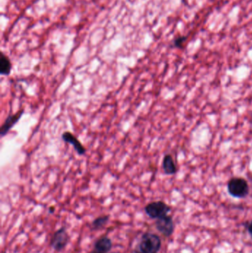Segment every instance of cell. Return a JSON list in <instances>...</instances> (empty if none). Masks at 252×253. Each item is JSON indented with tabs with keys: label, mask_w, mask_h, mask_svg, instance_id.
Listing matches in <instances>:
<instances>
[{
	"label": "cell",
	"mask_w": 252,
	"mask_h": 253,
	"mask_svg": "<svg viewBox=\"0 0 252 253\" xmlns=\"http://www.w3.org/2000/svg\"><path fill=\"white\" fill-rule=\"evenodd\" d=\"M162 168L167 175H174L176 173L177 168L171 155H165L163 159Z\"/></svg>",
	"instance_id": "9"
},
{
	"label": "cell",
	"mask_w": 252,
	"mask_h": 253,
	"mask_svg": "<svg viewBox=\"0 0 252 253\" xmlns=\"http://www.w3.org/2000/svg\"><path fill=\"white\" fill-rule=\"evenodd\" d=\"M144 211L149 218L157 220L168 215L171 211V208L162 201H157L146 205Z\"/></svg>",
	"instance_id": "3"
},
{
	"label": "cell",
	"mask_w": 252,
	"mask_h": 253,
	"mask_svg": "<svg viewBox=\"0 0 252 253\" xmlns=\"http://www.w3.org/2000/svg\"><path fill=\"white\" fill-rule=\"evenodd\" d=\"M247 230H248L249 233L252 238V220L249 223L248 226H247Z\"/></svg>",
	"instance_id": "13"
},
{
	"label": "cell",
	"mask_w": 252,
	"mask_h": 253,
	"mask_svg": "<svg viewBox=\"0 0 252 253\" xmlns=\"http://www.w3.org/2000/svg\"><path fill=\"white\" fill-rule=\"evenodd\" d=\"M109 215H105L97 217L91 223V229L93 230H99L103 229L109 222Z\"/></svg>",
	"instance_id": "11"
},
{
	"label": "cell",
	"mask_w": 252,
	"mask_h": 253,
	"mask_svg": "<svg viewBox=\"0 0 252 253\" xmlns=\"http://www.w3.org/2000/svg\"><path fill=\"white\" fill-rule=\"evenodd\" d=\"M54 211H55V207L51 206V207H50V208H49V212H50V213H53V212H54Z\"/></svg>",
	"instance_id": "14"
},
{
	"label": "cell",
	"mask_w": 252,
	"mask_h": 253,
	"mask_svg": "<svg viewBox=\"0 0 252 253\" xmlns=\"http://www.w3.org/2000/svg\"><path fill=\"white\" fill-rule=\"evenodd\" d=\"M112 248V240L108 236H103L96 241L90 253H108Z\"/></svg>",
	"instance_id": "8"
},
{
	"label": "cell",
	"mask_w": 252,
	"mask_h": 253,
	"mask_svg": "<svg viewBox=\"0 0 252 253\" xmlns=\"http://www.w3.org/2000/svg\"><path fill=\"white\" fill-rule=\"evenodd\" d=\"M161 239L158 235L144 233L136 245L134 253H158L161 248Z\"/></svg>",
	"instance_id": "1"
},
{
	"label": "cell",
	"mask_w": 252,
	"mask_h": 253,
	"mask_svg": "<svg viewBox=\"0 0 252 253\" xmlns=\"http://www.w3.org/2000/svg\"><path fill=\"white\" fill-rule=\"evenodd\" d=\"M155 227L158 232L165 237H170L174 233L175 224L173 218L170 215H166L158 218L155 221Z\"/></svg>",
	"instance_id": "5"
},
{
	"label": "cell",
	"mask_w": 252,
	"mask_h": 253,
	"mask_svg": "<svg viewBox=\"0 0 252 253\" xmlns=\"http://www.w3.org/2000/svg\"><path fill=\"white\" fill-rule=\"evenodd\" d=\"M186 39L187 38H186V37H184V36H181V37L176 38L174 41L175 47H178V48H182L183 44H184L185 42H186Z\"/></svg>",
	"instance_id": "12"
},
{
	"label": "cell",
	"mask_w": 252,
	"mask_h": 253,
	"mask_svg": "<svg viewBox=\"0 0 252 253\" xmlns=\"http://www.w3.org/2000/svg\"><path fill=\"white\" fill-rule=\"evenodd\" d=\"M62 138L65 143L72 145L79 156L85 155L86 152H87L85 147L81 144V141L78 139V138L73 133L70 132V131H65L62 133Z\"/></svg>",
	"instance_id": "6"
},
{
	"label": "cell",
	"mask_w": 252,
	"mask_h": 253,
	"mask_svg": "<svg viewBox=\"0 0 252 253\" xmlns=\"http://www.w3.org/2000/svg\"><path fill=\"white\" fill-rule=\"evenodd\" d=\"M70 242V236L65 227H62L53 233L50 240V246L56 252L65 249Z\"/></svg>",
	"instance_id": "4"
},
{
	"label": "cell",
	"mask_w": 252,
	"mask_h": 253,
	"mask_svg": "<svg viewBox=\"0 0 252 253\" xmlns=\"http://www.w3.org/2000/svg\"><path fill=\"white\" fill-rule=\"evenodd\" d=\"M24 110L22 109L20 110V111L15 113L14 114L9 115L8 117H7V119L4 120L2 126H1V129H0V134H1V137L5 135L6 134H7V132H8L13 127V126H14L15 125H16L19 120H20V119L22 118Z\"/></svg>",
	"instance_id": "7"
},
{
	"label": "cell",
	"mask_w": 252,
	"mask_h": 253,
	"mask_svg": "<svg viewBox=\"0 0 252 253\" xmlns=\"http://www.w3.org/2000/svg\"><path fill=\"white\" fill-rule=\"evenodd\" d=\"M12 64L10 59L1 52L0 57V74L1 76H9L11 73Z\"/></svg>",
	"instance_id": "10"
},
{
	"label": "cell",
	"mask_w": 252,
	"mask_h": 253,
	"mask_svg": "<svg viewBox=\"0 0 252 253\" xmlns=\"http://www.w3.org/2000/svg\"><path fill=\"white\" fill-rule=\"evenodd\" d=\"M228 192L234 198L244 199L250 193V187L247 180L240 177H235L228 182Z\"/></svg>",
	"instance_id": "2"
},
{
	"label": "cell",
	"mask_w": 252,
	"mask_h": 253,
	"mask_svg": "<svg viewBox=\"0 0 252 253\" xmlns=\"http://www.w3.org/2000/svg\"><path fill=\"white\" fill-rule=\"evenodd\" d=\"M119 253V252H112V253Z\"/></svg>",
	"instance_id": "15"
}]
</instances>
